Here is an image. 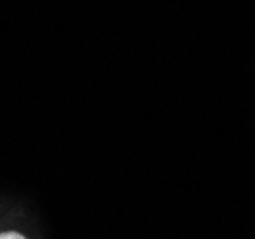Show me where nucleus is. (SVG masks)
I'll list each match as a JSON object with an SVG mask.
<instances>
[{
	"mask_svg": "<svg viewBox=\"0 0 255 239\" xmlns=\"http://www.w3.org/2000/svg\"><path fill=\"white\" fill-rule=\"evenodd\" d=\"M0 239H25L19 232H4L0 234Z\"/></svg>",
	"mask_w": 255,
	"mask_h": 239,
	"instance_id": "nucleus-1",
	"label": "nucleus"
}]
</instances>
